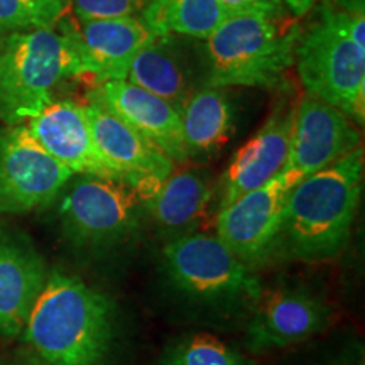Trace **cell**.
<instances>
[{
	"label": "cell",
	"mask_w": 365,
	"mask_h": 365,
	"mask_svg": "<svg viewBox=\"0 0 365 365\" xmlns=\"http://www.w3.org/2000/svg\"><path fill=\"white\" fill-rule=\"evenodd\" d=\"M282 2H284L286 11L289 12L294 19L299 21L313 11V7L317 6L318 0H282Z\"/></svg>",
	"instance_id": "484cf974"
},
{
	"label": "cell",
	"mask_w": 365,
	"mask_h": 365,
	"mask_svg": "<svg viewBox=\"0 0 365 365\" xmlns=\"http://www.w3.org/2000/svg\"><path fill=\"white\" fill-rule=\"evenodd\" d=\"M230 16L218 0H150L140 19L154 36L205 41Z\"/></svg>",
	"instance_id": "44dd1931"
},
{
	"label": "cell",
	"mask_w": 365,
	"mask_h": 365,
	"mask_svg": "<svg viewBox=\"0 0 365 365\" xmlns=\"http://www.w3.org/2000/svg\"><path fill=\"white\" fill-rule=\"evenodd\" d=\"M296 105L298 100L282 95L261 129L234 154L222 180L218 210L281 175L289 156Z\"/></svg>",
	"instance_id": "5bb4252c"
},
{
	"label": "cell",
	"mask_w": 365,
	"mask_h": 365,
	"mask_svg": "<svg viewBox=\"0 0 365 365\" xmlns=\"http://www.w3.org/2000/svg\"><path fill=\"white\" fill-rule=\"evenodd\" d=\"M58 207L61 234L73 247L105 252L134 239L143 202L130 186L98 176L73 175Z\"/></svg>",
	"instance_id": "52a82bcc"
},
{
	"label": "cell",
	"mask_w": 365,
	"mask_h": 365,
	"mask_svg": "<svg viewBox=\"0 0 365 365\" xmlns=\"http://www.w3.org/2000/svg\"><path fill=\"white\" fill-rule=\"evenodd\" d=\"M331 322V308L307 287H279L261 296L250 318L245 345L262 354L296 345L322 333Z\"/></svg>",
	"instance_id": "4fadbf2b"
},
{
	"label": "cell",
	"mask_w": 365,
	"mask_h": 365,
	"mask_svg": "<svg viewBox=\"0 0 365 365\" xmlns=\"http://www.w3.org/2000/svg\"><path fill=\"white\" fill-rule=\"evenodd\" d=\"M362 188V148L296 182L284 200L272 259L322 264L339 257L352 235Z\"/></svg>",
	"instance_id": "6da1fadb"
},
{
	"label": "cell",
	"mask_w": 365,
	"mask_h": 365,
	"mask_svg": "<svg viewBox=\"0 0 365 365\" xmlns=\"http://www.w3.org/2000/svg\"><path fill=\"white\" fill-rule=\"evenodd\" d=\"M213 196L212 176L203 168L173 171L143 202L144 212L164 235L193 234L205 217ZM170 239V240H171Z\"/></svg>",
	"instance_id": "d6986e66"
},
{
	"label": "cell",
	"mask_w": 365,
	"mask_h": 365,
	"mask_svg": "<svg viewBox=\"0 0 365 365\" xmlns=\"http://www.w3.org/2000/svg\"><path fill=\"white\" fill-rule=\"evenodd\" d=\"M360 140L362 135L352 118L304 93L296 105L289 156L282 175L296 185L359 149Z\"/></svg>",
	"instance_id": "8fae6325"
},
{
	"label": "cell",
	"mask_w": 365,
	"mask_h": 365,
	"mask_svg": "<svg viewBox=\"0 0 365 365\" xmlns=\"http://www.w3.org/2000/svg\"><path fill=\"white\" fill-rule=\"evenodd\" d=\"M150 0H71L76 19L80 22L102 17L140 16Z\"/></svg>",
	"instance_id": "cb8c5ba5"
},
{
	"label": "cell",
	"mask_w": 365,
	"mask_h": 365,
	"mask_svg": "<svg viewBox=\"0 0 365 365\" xmlns=\"http://www.w3.org/2000/svg\"><path fill=\"white\" fill-rule=\"evenodd\" d=\"M163 271L173 289L210 309H254L264 294L254 269L239 261L217 235L193 232L171 239L163 249Z\"/></svg>",
	"instance_id": "8992f818"
},
{
	"label": "cell",
	"mask_w": 365,
	"mask_h": 365,
	"mask_svg": "<svg viewBox=\"0 0 365 365\" xmlns=\"http://www.w3.org/2000/svg\"><path fill=\"white\" fill-rule=\"evenodd\" d=\"M66 7L56 0H0V36L56 26Z\"/></svg>",
	"instance_id": "603a6c76"
},
{
	"label": "cell",
	"mask_w": 365,
	"mask_h": 365,
	"mask_svg": "<svg viewBox=\"0 0 365 365\" xmlns=\"http://www.w3.org/2000/svg\"><path fill=\"white\" fill-rule=\"evenodd\" d=\"M299 34L287 11L232 14L203 41L207 86L286 88Z\"/></svg>",
	"instance_id": "5b68a950"
},
{
	"label": "cell",
	"mask_w": 365,
	"mask_h": 365,
	"mask_svg": "<svg viewBox=\"0 0 365 365\" xmlns=\"http://www.w3.org/2000/svg\"><path fill=\"white\" fill-rule=\"evenodd\" d=\"M22 336L44 365H107L115 344V307L80 277L53 271Z\"/></svg>",
	"instance_id": "3957f363"
},
{
	"label": "cell",
	"mask_w": 365,
	"mask_h": 365,
	"mask_svg": "<svg viewBox=\"0 0 365 365\" xmlns=\"http://www.w3.org/2000/svg\"><path fill=\"white\" fill-rule=\"evenodd\" d=\"M93 97L143 134L176 164L188 163L180 112L166 100L125 80L97 83L90 90Z\"/></svg>",
	"instance_id": "e0dca14e"
},
{
	"label": "cell",
	"mask_w": 365,
	"mask_h": 365,
	"mask_svg": "<svg viewBox=\"0 0 365 365\" xmlns=\"http://www.w3.org/2000/svg\"><path fill=\"white\" fill-rule=\"evenodd\" d=\"M76 34L97 83L125 80L132 59L154 38L140 16L83 21Z\"/></svg>",
	"instance_id": "ac0fdd59"
},
{
	"label": "cell",
	"mask_w": 365,
	"mask_h": 365,
	"mask_svg": "<svg viewBox=\"0 0 365 365\" xmlns=\"http://www.w3.org/2000/svg\"><path fill=\"white\" fill-rule=\"evenodd\" d=\"M6 365H44L31 350H24V352L17 354L16 357L7 360Z\"/></svg>",
	"instance_id": "4316f807"
},
{
	"label": "cell",
	"mask_w": 365,
	"mask_h": 365,
	"mask_svg": "<svg viewBox=\"0 0 365 365\" xmlns=\"http://www.w3.org/2000/svg\"><path fill=\"white\" fill-rule=\"evenodd\" d=\"M125 81L166 100L180 112L196 90L207 86L203 41L154 36L132 59Z\"/></svg>",
	"instance_id": "7c38bea8"
},
{
	"label": "cell",
	"mask_w": 365,
	"mask_h": 365,
	"mask_svg": "<svg viewBox=\"0 0 365 365\" xmlns=\"http://www.w3.org/2000/svg\"><path fill=\"white\" fill-rule=\"evenodd\" d=\"M56 2H59V4H61V6L63 7H70V4H71V0H56Z\"/></svg>",
	"instance_id": "f1b7e54d"
},
{
	"label": "cell",
	"mask_w": 365,
	"mask_h": 365,
	"mask_svg": "<svg viewBox=\"0 0 365 365\" xmlns=\"http://www.w3.org/2000/svg\"><path fill=\"white\" fill-rule=\"evenodd\" d=\"M48 266L33 242L21 232L0 227V336L17 339L24 331L41 291Z\"/></svg>",
	"instance_id": "2e32d148"
},
{
	"label": "cell",
	"mask_w": 365,
	"mask_h": 365,
	"mask_svg": "<svg viewBox=\"0 0 365 365\" xmlns=\"http://www.w3.org/2000/svg\"><path fill=\"white\" fill-rule=\"evenodd\" d=\"M230 14L286 12L282 0H218Z\"/></svg>",
	"instance_id": "d4e9b609"
},
{
	"label": "cell",
	"mask_w": 365,
	"mask_h": 365,
	"mask_svg": "<svg viewBox=\"0 0 365 365\" xmlns=\"http://www.w3.org/2000/svg\"><path fill=\"white\" fill-rule=\"evenodd\" d=\"M71 176L26 124L0 127V215H22L48 207Z\"/></svg>",
	"instance_id": "ba28073f"
},
{
	"label": "cell",
	"mask_w": 365,
	"mask_h": 365,
	"mask_svg": "<svg viewBox=\"0 0 365 365\" xmlns=\"http://www.w3.org/2000/svg\"><path fill=\"white\" fill-rule=\"evenodd\" d=\"M91 75L76 26L61 21L53 27L0 36V118L6 125L26 124L51 103L66 80Z\"/></svg>",
	"instance_id": "277c9868"
},
{
	"label": "cell",
	"mask_w": 365,
	"mask_h": 365,
	"mask_svg": "<svg viewBox=\"0 0 365 365\" xmlns=\"http://www.w3.org/2000/svg\"><path fill=\"white\" fill-rule=\"evenodd\" d=\"M301 26L294 66L307 95L365 118V0H318Z\"/></svg>",
	"instance_id": "7a4b0ae2"
},
{
	"label": "cell",
	"mask_w": 365,
	"mask_h": 365,
	"mask_svg": "<svg viewBox=\"0 0 365 365\" xmlns=\"http://www.w3.org/2000/svg\"><path fill=\"white\" fill-rule=\"evenodd\" d=\"M34 139L73 175L98 176L125 185L115 168L102 156L91 135L83 103L54 98L26 122Z\"/></svg>",
	"instance_id": "9a60e30c"
},
{
	"label": "cell",
	"mask_w": 365,
	"mask_h": 365,
	"mask_svg": "<svg viewBox=\"0 0 365 365\" xmlns=\"http://www.w3.org/2000/svg\"><path fill=\"white\" fill-rule=\"evenodd\" d=\"M293 186L289 178L281 173L261 188L218 210L217 239L249 267L271 261L282 207Z\"/></svg>",
	"instance_id": "9c48e42d"
},
{
	"label": "cell",
	"mask_w": 365,
	"mask_h": 365,
	"mask_svg": "<svg viewBox=\"0 0 365 365\" xmlns=\"http://www.w3.org/2000/svg\"><path fill=\"white\" fill-rule=\"evenodd\" d=\"M159 365H254L230 345L210 333H191L168 346Z\"/></svg>",
	"instance_id": "7402d4cb"
},
{
	"label": "cell",
	"mask_w": 365,
	"mask_h": 365,
	"mask_svg": "<svg viewBox=\"0 0 365 365\" xmlns=\"http://www.w3.org/2000/svg\"><path fill=\"white\" fill-rule=\"evenodd\" d=\"M83 107L97 149L140 200L173 175L176 163L90 91Z\"/></svg>",
	"instance_id": "30bf717a"
},
{
	"label": "cell",
	"mask_w": 365,
	"mask_h": 365,
	"mask_svg": "<svg viewBox=\"0 0 365 365\" xmlns=\"http://www.w3.org/2000/svg\"><path fill=\"white\" fill-rule=\"evenodd\" d=\"M323 365H364V360H362V354H346V355H340V357L330 360L328 364H323Z\"/></svg>",
	"instance_id": "83f0119b"
},
{
	"label": "cell",
	"mask_w": 365,
	"mask_h": 365,
	"mask_svg": "<svg viewBox=\"0 0 365 365\" xmlns=\"http://www.w3.org/2000/svg\"><path fill=\"white\" fill-rule=\"evenodd\" d=\"M188 161L207 163L220 153L235 127V108L228 88L202 86L180 110Z\"/></svg>",
	"instance_id": "ffe728a7"
}]
</instances>
